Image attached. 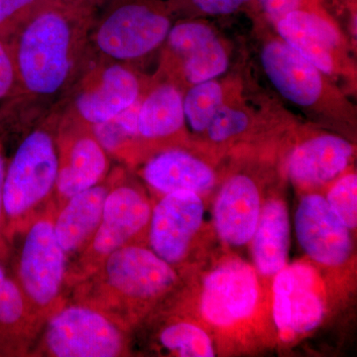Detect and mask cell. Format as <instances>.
<instances>
[{
  "instance_id": "obj_19",
  "label": "cell",
  "mask_w": 357,
  "mask_h": 357,
  "mask_svg": "<svg viewBox=\"0 0 357 357\" xmlns=\"http://www.w3.org/2000/svg\"><path fill=\"white\" fill-rule=\"evenodd\" d=\"M65 262V251L53 223H34L25 237L20 262L21 285L33 302L46 306L56 299L64 279Z\"/></svg>"
},
{
  "instance_id": "obj_25",
  "label": "cell",
  "mask_w": 357,
  "mask_h": 357,
  "mask_svg": "<svg viewBox=\"0 0 357 357\" xmlns=\"http://www.w3.org/2000/svg\"><path fill=\"white\" fill-rule=\"evenodd\" d=\"M158 342L164 349L175 356H218L217 344L211 333L189 314L164 326L158 333Z\"/></svg>"
},
{
  "instance_id": "obj_31",
  "label": "cell",
  "mask_w": 357,
  "mask_h": 357,
  "mask_svg": "<svg viewBox=\"0 0 357 357\" xmlns=\"http://www.w3.org/2000/svg\"><path fill=\"white\" fill-rule=\"evenodd\" d=\"M6 165L7 164L6 159H4L3 152H2L1 143H0V234H1L2 220H3L4 218L3 188Z\"/></svg>"
},
{
  "instance_id": "obj_20",
  "label": "cell",
  "mask_w": 357,
  "mask_h": 357,
  "mask_svg": "<svg viewBox=\"0 0 357 357\" xmlns=\"http://www.w3.org/2000/svg\"><path fill=\"white\" fill-rule=\"evenodd\" d=\"M152 206L144 192L134 185H121L109 191L93 234L95 252L107 256L147 232Z\"/></svg>"
},
{
  "instance_id": "obj_6",
  "label": "cell",
  "mask_w": 357,
  "mask_h": 357,
  "mask_svg": "<svg viewBox=\"0 0 357 357\" xmlns=\"http://www.w3.org/2000/svg\"><path fill=\"white\" fill-rule=\"evenodd\" d=\"M208 204L195 192H176L163 195L152 206L147 231L150 248L178 271L185 266L199 269L215 256L208 251L217 239L206 220Z\"/></svg>"
},
{
  "instance_id": "obj_12",
  "label": "cell",
  "mask_w": 357,
  "mask_h": 357,
  "mask_svg": "<svg viewBox=\"0 0 357 357\" xmlns=\"http://www.w3.org/2000/svg\"><path fill=\"white\" fill-rule=\"evenodd\" d=\"M277 36L328 79L354 77V66L340 26L324 4L287 14L274 26Z\"/></svg>"
},
{
  "instance_id": "obj_18",
  "label": "cell",
  "mask_w": 357,
  "mask_h": 357,
  "mask_svg": "<svg viewBox=\"0 0 357 357\" xmlns=\"http://www.w3.org/2000/svg\"><path fill=\"white\" fill-rule=\"evenodd\" d=\"M46 344L58 357H114L123 347L119 328L100 312L70 307L49 323Z\"/></svg>"
},
{
  "instance_id": "obj_13",
  "label": "cell",
  "mask_w": 357,
  "mask_h": 357,
  "mask_svg": "<svg viewBox=\"0 0 357 357\" xmlns=\"http://www.w3.org/2000/svg\"><path fill=\"white\" fill-rule=\"evenodd\" d=\"M183 96L184 91L173 82L157 75L150 77L137 102L132 151L147 159L167 148L191 144Z\"/></svg>"
},
{
  "instance_id": "obj_21",
  "label": "cell",
  "mask_w": 357,
  "mask_h": 357,
  "mask_svg": "<svg viewBox=\"0 0 357 357\" xmlns=\"http://www.w3.org/2000/svg\"><path fill=\"white\" fill-rule=\"evenodd\" d=\"M291 220L287 201L281 190H268L259 220L248 243L251 263L265 281L289 263Z\"/></svg>"
},
{
  "instance_id": "obj_3",
  "label": "cell",
  "mask_w": 357,
  "mask_h": 357,
  "mask_svg": "<svg viewBox=\"0 0 357 357\" xmlns=\"http://www.w3.org/2000/svg\"><path fill=\"white\" fill-rule=\"evenodd\" d=\"M174 17L169 0H105L89 33L91 58L136 68L161 50Z\"/></svg>"
},
{
  "instance_id": "obj_27",
  "label": "cell",
  "mask_w": 357,
  "mask_h": 357,
  "mask_svg": "<svg viewBox=\"0 0 357 357\" xmlns=\"http://www.w3.org/2000/svg\"><path fill=\"white\" fill-rule=\"evenodd\" d=\"M49 0H0V38L9 43L14 35Z\"/></svg>"
},
{
  "instance_id": "obj_10",
  "label": "cell",
  "mask_w": 357,
  "mask_h": 357,
  "mask_svg": "<svg viewBox=\"0 0 357 357\" xmlns=\"http://www.w3.org/2000/svg\"><path fill=\"white\" fill-rule=\"evenodd\" d=\"M229 67V52L213 26L185 18L174 23L161 48L157 76L185 91L194 84L222 76Z\"/></svg>"
},
{
  "instance_id": "obj_7",
  "label": "cell",
  "mask_w": 357,
  "mask_h": 357,
  "mask_svg": "<svg viewBox=\"0 0 357 357\" xmlns=\"http://www.w3.org/2000/svg\"><path fill=\"white\" fill-rule=\"evenodd\" d=\"M60 107L23 136L4 178V218L15 220L43 201L57 184L59 155L56 134Z\"/></svg>"
},
{
  "instance_id": "obj_30",
  "label": "cell",
  "mask_w": 357,
  "mask_h": 357,
  "mask_svg": "<svg viewBox=\"0 0 357 357\" xmlns=\"http://www.w3.org/2000/svg\"><path fill=\"white\" fill-rule=\"evenodd\" d=\"M14 82L15 72L10 47L7 42L0 38V102L11 93Z\"/></svg>"
},
{
  "instance_id": "obj_28",
  "label": "cell",
  "mask_w": 357,
  "mask_h": 357,
  "mask_svg": "<svg viewBox=\"0 0 357 357\" xmlns=\"http://www.w3.org/2000/svg\"><path fill=\"white\" fill-rule=\"evenodd\" d=\"M253 0H169L174 15L225 16L250 6Z\"/></svg>"
},
{
  "instance_id": "obj_17",
  "label": "cell",
  "mask_w": 357,
  "mask_h": 357,
  "mask_svg": "<svg viewBox=\"0 0 357 357\" xmlns=\"http://www.w3.org/2000/svg\"><path fill=\"white\" fill-rule=\"evenodd\" d=\"M56 142L59 155L56 188L61 196L69 199L98 185L107 175L109 155L91 126L66 116L61 110Z\"/></svg>"
},
{
  "instance_id": "obj_5",
  "label": "cell",
  "mask_w": 357,
  "mask_h": 357,
  "mask_svg": "<svg viewBox=\"0 0 357 357\" xmlns=\"http://www.w3.org/2000/svg\"><path fill=\"white\" fill-rule=\"evenodd\" d=\"M260 60L270 83L289 102L321 121H354V110L342 91L278 36L263 43Z\"/></svg>"
},
{
  "instance_id": "obj_14",
  "label": "cell",
  "mask_w": 357,
  "mask_h": 357,
  "mask_svg": "<svg viewBox=\"0 0 357 357\" xmlns=\"http://www.w3.org/2000/svg\"><path fill=\"white\" fill-rule=\"evenodd\" d=\"M222 159L204 151L194 143L167 148L148 157L140 175L148 187L161 196L192 192L211 203L225 171Z\"/></svg>"
},
{
  "instance_id": "obj_11",
  "label": "cell",
  "mask_w": 357,
  "mask_h": 357,
  "mask_svg": "<svg viewBox=\"0 0 357 357\" xmlns=\"http://www.w3.org/2000/svg\"><path fill=\"white\" fill-rule=\"evenodd\" d=\"M266 192V183L258 171L238 166L223 174L211 199V222L225 250L248 245Z\"/></svg>"
},
{
  "instance_id": "obj_1",
  "label": "cell",
  "mask_w": 357,
  "mask_h": 357,
  "mask_svg": "<svg viewBox=\"0 0 357 357\" xmlns=\"http://www.w3.org/2000/svg\"><path fill=\"white\" fill-rule=\"evenodd\" d=\"M98 9L49 0L9 41L15 82L0 102V137L25 135L69 93L91 61Z\"/></svg>"
},
{
  "instance_id": "obj_24",
  "label": "cell",
  "mask_w": 357,
  "mask_h": 357,
  "mask_svg": "<svg viewBox=\"0 0 357 357\" xmlns=\"http://www.w3.org/2000/svg\"><path fill=\"white\" fill-rule=\"evenodd\" d=\"M238 89L234 84L222 83L217 79L185 89L183 105L188 130L192 132V141L198 139L206 131L213 114Z\"/></svg>"
},
{
  "instance_id": "obj_16",
  "label": "cell",
  "mask_w": 357,
  "mask_h": 357,
  "mask_svg": "<svg viewBox=\"0 0 357 357\" xmlns=\"http://www.w3.org/2000/svg\"><path fill=\"white\" fill-rule=\"evenodd\" d=\"M105 275L110 287L140 304L165 297L180 284L175 267L139 244H128L107 256Z\"/></svg>"
},
{
  "instance_id": "obj_23",
  "label": "cell",
  "mask_w": 357,
  "mask_h": 357,
  "mask_svg": "<svg viewBox=\"0 0 357 357\" xmlns=\"http://www.w3.org/2000/svg\"><path fill=\"white\" fill-rule=\"evenodd\" d=\"M109 191L105 185H96L68 199L69 202L54 225L56 236L65 253L77 250L95 234Z\"/></svg>"
},
{
  "instance_id": "obj_4",
  "label": "cell",
  "mask_w": 357,
  "mask_h": 357,
  "mask_svg": "<svg viewBox=\"0 0 357 357\" xmlns=\"http://www.w3.org/2000/svg\"><path fill=\"white\" fill-rule=\"evenodd\" d=\"M340 293L307 258L289 262L270 282V305L277 345L307 337L330 316Z\"/></svg>"
},
{
  "instance_id": "obj_26",
  "label": "cell",
  "mask_w": 357,
  "mask_h": 357,
  "mask_svg": "<svg viewBox=\"0 0 357 357\" xmlns=\"http://www.w3.org/2000/svg\"><path fill=\"white\" fill-rule=\"evenodd\" d=\"M326 203L342 222L356 236L357 175L351 168L342 174L323 192Z\"/></svg>"
},
{
  "instance_id": "obj_32",
  "label": "cell",
  "mask_w": 357,
  "mask_h": 357,
  "mask_svg": "<svg viewBox=\"0 0 357 357\" xmlns=\"http://www.w3.org/2000/svg\"><path fill=\"white\" fill-rule=\"evenodd\" d=\"M64 1L72 2V3L84 4V6H89L100 8L105 0H64Z\"/></svg>"
},
{
  "instance_id": "obj_22",
  "label": "cell",
  "mask_w": 357,
  "mask_h": 357,
  "mask_svg": "<svg viewBox=\"0 0 357 357\" xmlns=\"http://www.w3.org/2000/svg\"><path fill=\"white\" fill-rule=\"evenodd\" d=\"M260 128L261 122L243 102L238 89L213 114L206 131L192 143L223 159L236 147L252 142L261 134Z\"/></svg>"
},
{
  "instance_id": "obj_15",
  "label": "cell",
  "mask_w": 357,
  "mask_h": 357,
  "mask_svg": "<svg viewBox=\"0 0 357 357\" xmlns=\"http://www.w3.org/2000/svg\"><path fill=\"white\" fill-rule=\"evenodd\" d=\"M356 145L335 133L314 132L289 149L283 171L298 194L321 192L352 168Z\"/></svg>"
},
{
  "instance_id": "obj_2",
  "label": "cell",
  "mask_w": 357,
  "mask_h": 357,
  "mask_svg": "<svg viewBox=\"0 0 357 357\" xmlns=\"http://www.w3.org/2000/svg\"><path fill=\"white\" fill-rule=\"evenodd\" d=\"M187 314L211 333L218 356L257 354L277 345L270 282L234 251L225 250L197 269Z\"/></svg>"
},
{
  "instance_id": "obj_29",
  "label": "cell",
  "mask_w": 357,
  "mask_h": 357,
  "mask_svg": "<svg viewBox=\"0 0 357 357\" xmlns=\"http://www.w3.org/2000/svg\"><path fill=\"white\" fill-rule=\"evenodd\" d=\"M270 24L275 26L287 14L321 6L324 0H253L252 3Z\"/></svg>"
},
{
  "instance_id": "obj_9",
  "label": "cell",
  "mask_w": 357,
  "mask_h": 357,
  "mask_svg": "<svg viewBox=\"0 0 357 357\" xmlns=\"http://www.w3.org/2000/svg\"><path fill=\"white\" fill-rule=\"evenodd\" d=\"M149 81L131 66L91 58L59 107L66 116L93 128L135 105Z\"/></svg>"
},
{
  "instance_id": "obj_8",
  "label": "cell",
  "mask_w": 357,
  "mask_h": 357,
  "mask_svg": "<svg viewBox=\"0 0 357 357\" xmlns=\"http://www.w3.org/2000/svg\"><path fill=\"white\" fill-rule=\"evenodd\" d=\"M306 258L342 290L356 274V234L335 215L321 192L301 194L294 217Z\"/></svg>"
}]
</instances>
